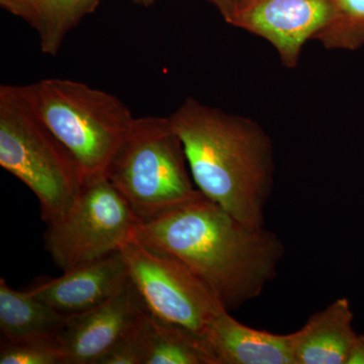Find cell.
<instances>
[{"label":"cell","instance_id":"1","mask_svg":"<svg viewBox=\"0 0 364 364\" xmlns=\"http://www.w3.org/2000/svg\"><path fill=\"white\" fill-rule=\"evenodd\" d=\"M134 238L182 261L229 312L262 294L284 255L277 234L244 224L202 193L139 222Z\"/></svg>","mask_w":364,"mask_h":364},{"label":"cell","instance_id":"2","mask_svg":"<svg viewBox=\"0 0 364 364\" xmlns=\"http://www.w3.org/2000/svg\"><path fill=\"white\" fill-rule=\"evenodd\" d=\"M169 117L198 191L244 224L265 227L275 166L272 141L262 127L193 97Z\"/></svg>","mask_w":364,"mask_h":364},{"label":"cell","instance_id":"3","mask_svg":"<svg viewBox=\"0 0 364 364\" xmlns=\"http://www.w3.org/2000/svg\"><path fill=\"white\" fill-rule=\"evenodd\" d=\"M0 165L35 193L47 225L73 207L86 183L78 163L33 111L21 85L0 86Z\"/></svg>","mask_w":364,"mask_h":364},{"label":"cell","instance_id":"4","mask_svg":"<svg viewBox=\"0 0 364 364\" xmlns=\"http://www.w3.org/2000/svg\"><path fill=\"white\" fill-rule=\"evenodd\" d=\"M21 86L33 111L78 163L86 183L105 176L135 119L124 102L69 79Z\"/></svg>","mask_w":364,"mask_h":364},{"label":"cell","instance_id":"5","mask_svg":"<svg viewBox=\"0 0 364 364\" xmlns=\"http://www.w3.org/2000/svg\"><path fill=\"white\" fill-rule=\"evenodd\" d=\"M181 138L169 117H135L105 177L139 221L159 217L200 193L188 170Z\"/></svg>","mask_w":364,"mask_h":364},{"label":"cell","instance_id":"6","mask_svg":"<svg viewBox=\"0 0 364 364\" xmlns=\"http://www.w3.org/2000/svg\"><path fill=\"white\" fill-rule=\"evenodd\" d=\"M139 222L121 193L100 177L85 183L63 217L47 225L45 247L67 272L119 251L133 238Z\"/></svg>","mask_w":364,"mask_h":364},{"label":"cell","instance_id":"7","mask_svg":"<svg viewBox=\"0 0 364 364\" xmlns=\"http://www.w3.org/2000/svg\"><path fill=\"white\" fill-rule=\"evenodd\" d=\"M119 251L139 298L155 317L203 336L215 316L226 310L210 287L174 256L134 237Z\"/></svg>","mask_w":364,"mask_h":364},{"label":"cell","instance_id":"8","mask_svg":"<svg viewBox=\"0 0 364 364\" xmlns=\"http://www.w3.org/2000/svg\"><path fill=\"white\" fill-rule=\"evenodd\" d=\"M332 16L330 0H246L229 23L268 41L287 68Z\"/></svg>","mask_w":364,"mask_h":364},{"label":"cell","instance_id":"9","mask_svg":"<svg viewBox=\"0 0 364 364\" xmlns=\"http://www.w3.org/2000/svg\"><path fill=\"white\" fill-rule=\"evenodd\" d=\"M143 308L130 280L102 305L68 317L58 336L64 364H98L107 352L134 332Z\"/></svg>","mask_w":364,"mask_h":364},{"label":"cell","instance_id":"10","mask_svg":"<svg viewBox=\"0 0 364 364\" xmlns=\"http://www.w3.org/2000/svg\"><path fill=\"white\" fill-rule=\"evenodd\" d=\"M130 282L121 251L63 272L43 277L28 289L33 296L67 317L102 305Z\"/></svg>","mask_w":364,"mask_h":364},{"label":"cell","instance_id":"11","mask_svg":"<svg viewBox=\"0 0 364 364\" xmlns=\"http://www.w3.org/2000/svg\"><path fill=\"white\" fill-rule=\"evenodd\" d=\"M203 337L217 364H294L293 333L254 329L227 310L215 316Z\"/></svg>","mask_w":364,"mask_h":364},{"label":"cell","instance_id":"12","mask_svg":"<svg viewBox=\"0 0 364 364\" xmlns=\"http://www.w3.org/2000/svg\"><path fill=\"white\" fill-rule=\"evenodd\" d=\"M293 336L294 364H347L358 336L348 299L314 314Z\"/></svg>","mask_w":364,"mask_h":364},{"label":"cell","instance_id":"13","mask_svg":"<svg viewBox=\"0 0 364 364\" xmlns=\"http://www.w3.org/2000/svg\"><path fill=\"white\" fill-rule=\"evenodd\" d=\"M135 335L142 364H217L203 335L155 317L145 306Z\"/></svg>","mask_w":364,"mask_h":364},{"label":"cell","instance_id":"14","mask_svg":"<svg viewBox=\"0 0 364 364\" xmlns=\"http://www.w3.org/2000/svg\"><path fill=\"white\" fill-rule=\"evenodd\" d=\"M67 316L33 296L16 291L0 279V331L2 341L58 337Z\"/></svg>","mask_w":364,"mask_h":364},{"label":"cell","instance_id":"15","mask_svg":"<svg viewBox=\"0 0 364 364\" xmlns=\"http://www.w3.org/2000/svg\"><path fill=\"white\" fill-rule=\"evenodd\" d=\"M98 0H42L36 30L45 54L56 55L72 28L95 11Z\"/></svg>","mask_w":364,"mask_h":364},{"label":"cell","instance_id":"16","mask_svg":"<svg viewBox=\"0 0 364 364\" xmlns=\"http://www.w3.org/2000/svg\"><path fill=\"white\" fill-rule=\"evenodd\" d=\"M332 16L315 36L326 49L358 50L364 45V0H330Z\"/></svg>","mask_w":364,"mask_h":364},{"label":"cell","instance_id":"17","mask_svg":"<svg viewBox=\"0 0 364 364\" xmlns=\"http://www.w3.org/2000/svg\"><path fill=\"white\" fill-rule=\"evenodd\" d=\"M58 337L2 341L0 364H64Z\"/></svg>","mask_w":364,"mask_h":364},{"label":"cell","instance_id":"18","mask_svg":"<svg viewBox=\"0 0 364 364\" xmlns=\"http://www.w3.org/2000/svg\"><path fill=\"white\" fill-rule=\"evenodd\" d=\"M135 330L107 352L98 364H142Z\"/></svg>","mask_w":364,"mask_h":364},{"label":"cell","instance_id":"19","mask_svg":"<svg viewBox=\"0 0 364 364\" xmlns=\"http://www.w3.org/2000/svg\"><path fill=\"white\" fill-rule=\"evenodd\" d=\"M0 4L9 13L23 18L33 28L37 26L42 0H0Z\"/></svg>","mask_w":364,"mask_h":364},{"label":"cell","instance_id":"20","mask_svg":"<svg viewBox=\"0 0 364 364\" xmlns=\"http://www.w3.org/2000/svg\"><path fill=\"white\" fill-rule=\"evenodd\" d=\"M347 364H364V334L356 338Z\"/></svg>","mask_w":364,"mask_h":364},{"label":"cell","instance_id":"21","mask_svg":"<svg viewBox=\"0 0 364 364\" xmlns=\"http://www.w3.org/2000/svg\"><path fill=\"white\" fill-rule=\"evenodd\" d=\"M221 6L225 18L229 21L240 6V0H214Z\"/></svg>","mask_w":364,"mask_h":364},{"label":"cell","instance_id":"22","mask_svg":"<svg viewBox=\"0 0 364 364\" xmlns=\"http://www.w3.org/2000/svg\"><path fill=\"white\" fill-rule=\"evenodd\" d=\"M139 1L142 2V4H151L153 0H139Z\"/></svg>","mask_w":364,"mask_h":364}]
</instances>
